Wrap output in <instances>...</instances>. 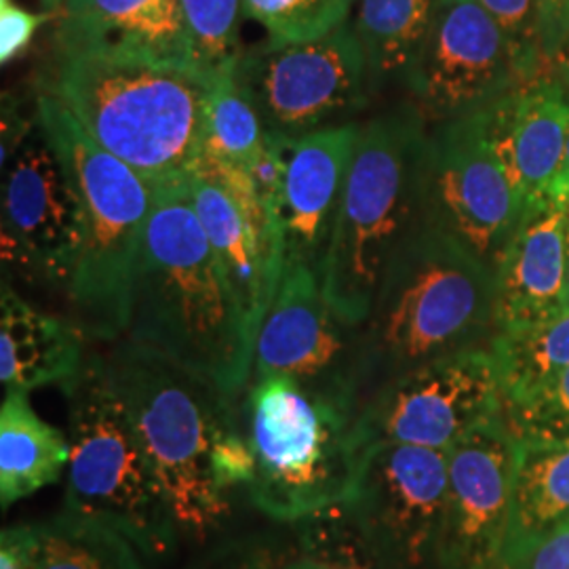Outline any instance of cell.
<instances>
[{"instance_id": "obj_20", "label": "cell", "mask_w": 569, "mask_h": 569, "mask_svg": "<svg viewBox=\"0 0 569 569\" xmlns=\"http://www.w3.org/2000/svg\"><path fill=\"white\" fill-rule=\"evenodd\" d=\"M568 204L528 209L496 266V331L566 312Z\"/></svg>"}, {"instance_id": "obj_2", "label": "cell", "mask_w": 569, "mask_h": 569, "mask_svg": "<svg viewBox=\"0 0 569 569\" xmlns=\"http://www.w3.org/2000/svg\"><path fill=\"white\" fill-rule=\"evenodd\" d=\"M427 138L411 100L361 122L319 266L327 300L348 326L366 323L392 260L425 226Z\"/></svg>"}, {"instance_id": "obj_23", "label": "cell", "mask_w": 569, "mask_h": 569, "mask_svg": "<svg viewBox=\"0 0 569 569\" xmlns=\"http://www.w3.org/2000/svg\"><path fill=\"white\" fill-rule=\"evenodd\" d=\"M70 465L68 432L44 422L30 392L7 390L0 406V505L7 510L58 483Z\"/></svg>"}, {"instance_id": "obj_36", "label": "cell", "mask_w": 569, "mask_h": 569, "mask_svg": "<svg viewBox=\"0 0 569 569\" xmlns=\"http://www.w3.org/2000/svg\"><path fill=\"white\" fill-rule=\"evenodd\" d=\"M284 561L277 550L253 540L226 542L211 550L190 569H283Z\"/></svg>"}, {"instance_id": "obj_7", "label": "cell", "mask_w": 569, "mask_h": 569, "mask_svg": "<svg viewBox=\"0 0 569 569\" xmlns=\"http://www.w3.org/2000/svg\"><path fill=\"white\" fill-rule=\"evenodd\" d=\"M68 403L70 465L63 510L119 529L150 557L171 555L180 529L150 467L106 352L89 350Z\"/></svg>"}, {"instance_id": "obj_17", "label": "cell", "mask_w": 569, "mask_h": 569, "mask_svg": "<svg viewBox=\"0 0 569 569\" xmlns=\"http://www.w3.org/2000/svg\"><path fill=\"white\" fill-rule=\"evenodd\" d=\"M359 133L361 122L352 121L284 140L274 211L283 228L287 260L305 262L319 272Z\"/></svg>"}, {"instance_id": "obj_22", "label": "cell", "mask_w": 569, "mask_h": 569, "mask_svg": "<svg viewBox=\"0 0 569 569\" xmlns=\"http://www.w3.org/2000/svg\"><path fill=\"white\" fill-rule=\"evenodd\" d=\"M188 192L204 234L224 268L226 279L243 308L251 333L258 340L266 312L283 279L284 262L266 249L251 222L220 186L190 171Z\"/></svg>"}, {"instance_id": "obj_11", "label": "cell", "mask_w": 569, "mask_h": 569, "mask_svg": "<svg viewBox=\"0 0 569 569\" xmlns=\"http://www.w3.org/2000/svg\"><path fill=\"white\" fill-rule=\"evenodd\" d=\"M526 213V203L489 142L486 110L428 124L425 224L493 268Z\"/></svg>"}, {"instance_id": "obj_13", "label": "cell", "mask_w": 569, "mask_h": 569, "mask_svg": "<svg viewBox=\"0 0 569 569\" xmlns=\"http://www.w3.org/2000/svg\"><path fill=\"white\" fill-rule=\"evenodd\" d=\"M289 376L310 392L359 411L361 338L329 305L317 268L284 260L283 279L256 340L253 373Z\"/></svg>"}, {"instance_id": "obj_5", "label": "cell", "mask_w": 569, "mask_h": 569, "mask_svg": "<svg viewBox=\"0 0 569 569\" xmlns=\"http://www.w3.org/2000/svg\"><path fill=\"white\" fill-rule=\"evenodd\" d=\"M106 352L114 382L180 536L204 542L232 515L216 479V446L241 427V403L203 376L129 340Z\"/></svg>"}, {"instance_id": "obj_28", "label": "cell", "mask_w": 569, "mask_h": 569, "mask_svg": "<svg viewBox=\"0 0 569 569\" xmlns=\"http://www.w3.org/2000/svg\"><path fill=\"white\" fill-rule=\"evenodd\" d=\"M264 142V124L239 82L237 66L216 74L207 102L203 150L253 171L262 161Z\"/></svg>"}, {"instance_id": "obj_26", "label": "cell", "mask_w": 569, "mask_h": 569, "mask_svg": "<svg viewBox=\"0 0 569 569\" xmlns=\"http://www.w3.org/2000/svg\"><path fill=\"white\" fill-rule=\"evenodd\" d=\"M34 538L32 569H146L131 538L68 510L34 523Z\"/></svg>"}, {"instance_id": "obj_1", "label": "cell", "mask_w": 569, "mask_h": 569, "mask_svg": "<svg viewBox=\"0 0 569 569\" xmlns=\"http://www.w3.org/2000/svg\"><path fill=\"white\" fill-rule=\"evenodd\" d=\"M124 340L213 382L232 401L251 382L256 336L188 192V178L152 186Z\"/></svg>"}, {"instance_id": "obj_31", "label": "cell", "mask_w": 569, "mask_h": 569, "mask_svg": "<svg viewBox=\"0 0 569 569\" xmlns=\"http://www.w3.org/2000/svg\"><path fill=\"white\" fill-rule=\"evenodd\" d=\"M357 0H243L244 18L258 21L270 42L315 41L340 28Z\"/></svg>"}, {"instance_id": "obj_21", "label": "cell", "mask_w": 569, "mask_h": 569, "mask_svg": "<svg viewBox=\"0 0 569 569\" xmlns=\"http://www.w3.org/2000/svg\"><path fill=\"white\" fill-rule=\"evenodd\" d=\"M72 319L26 302L7 279L0 289V382L4 390L63 388L79 376L89 348Z\"/></svg>"}, {"instance_id": "obj_34", "label": "cell", "mask_w": 569, "mask_h": 569, "mask_svg": "<svg viewBox=\"0 0 569 569\" xmlns=\"http://www.w3.org/2000/svg\"><path fill=\"white\" fill-rule=\"evenodd\" d=\"M498 569H569V517L542 533L505 545Z\"/></svg>"}, {"instance_id": "obj_27", "label": "cell", "mask_w": 569, "mask_h": 569, "mask_svg": "<svg viewBox=\"0 0 569 569\" xmlns=\"http://www.w3.org/2000/svg\"><path fill=\"white\" fill-rule=\"evenodd\" d=\"M489 350L505 406L519 401L569 367V310L536 326L493 331Z\"/></svg>"}, {"instance_id": "obj_24", "label": "cell", "mask_w": 569, "mask_h": 569, "mask_svg": "<svg viewBox=\"0 0 569 569\" xmlns=\"http://www.w3.org/2000/svg\"><path fill=\"white\" fill-rule=\"evenodd\" d=\"M439 0H359L355 30L366 49L376 93L409 89Z\"/></svg>"}, {"instance_id": "obj_4", "label": "cell", "mask_w": 569, "mask_h": 569, "mask_svg": "<svg viewBox=\"0 0 569 569\" xmlns=\"http://www.w3.org/2000/svg\"><path fill=\"white\" fill-rule=\"evenodd\" d=\"M493 331V268L456 239L422 226L392 260L371 315L359 327L363 399L413 367L489 346Z\"/></svg>"}, {"instance_id": "obj_39", "label": "cell", "mask_w": 569, "mask_h": 569, "mask_svg": "<svg viewBox=\"0 0 569 569\" xmlns=\"http://www.w3.org/2000/svg\"><path fill=\"white\" fill-rule=\"evenodd\" d=\"M540 2V37L549 66L550 58L569 37V0H538Z\"/></svg>"}, {"instance_id": "obj_44", "label": "cell", "mask_w": 569, "mask_h": 569, "mask_svg": "<svg viewBox=\"0 0 569 569\" xmlns=\"http://www.w3.org/2000/svg\"><path fill=\"white\" fill-rule=\"evenodd\" d=\"M568 253H569V204H568Z\"/></svg>"}, {"instance_id": "obj_12", "label": "cell", "mask_w": 569, "mask_h": 569, "mask_svg": "<svg viewBox=\"0 0 569 569\" xmlns=\"http://www.w3.org/2000/svg\"><path fill=\"white\" fill-rule=\"evenodd\" d=\"M448 502V456L373 443L361 449L346 510L388 569L437 568Z\"/></svg>"}, {"instance_id": "obj_18", "label": "cell", "mask_w": 569, "mask_h": 569, "mask_svg": "<svg viewBox=\"0 0 569 569\" xmlns=\"http://www.w3.org/2000/svg\"><path fill=\"white\" fill-rule=\"evenodd\" d=\"M489 142L526 211L555 203L569 136V93L550 74L515 89L486 110Z\"/></svg>"}, {"instance_id": "obj_25", "label": "cell", "mask_w": 569, "mask_h": 569, "mask_svg": "<svg viewBox=\"0 0 569 569\" xmlns=\"http://www.w3.org/2000/svg\"><path fill=\"white\" fill-rule=\"evenodd\" d=\"M568 517L569 439L517 441L512 509L505 545L542 533Z\"/></svg>"}, {"instance_id": "obj_35", "label": "cell", "mask_w": 569, "mask_h": 569, "mask_svg": "<svg viewBox=\"0 0 569 569\" xmlns=\"http://www.w3.org/2000/svg\"><path fill=\"white\" fill-rule=\"evenodd\" d=\"M58 13L42 11L32 13L16 0H0V63L7 66L20 60L34 41L39 28L56 21Z\"/></svg>"}, {"instance_id": "obj_32", "label": "cell", "mask_w": 569, "mask_h": 569, "mask_svg": "<svg viewBox=\"0 0 569 569\" xmlns=\"http://www.w3.org/2000/svg\"><path fill=\"white\" fill-rule=\"evenodd\" d=\"M505 418L517 441L569 439V367L528 397L507 403Z\"/></svg>"}, {"instance_id": "obj_38", "label": "cell", "mask_w": 569, "mask_h": 569, "mask_svg": "<svg viewBox=\"0 0 569 569\" xmlns=\"http://www.w3.org/2000/svg\"><path fill=\"white\" fill-rule=\"evenodd\" d=\"M37 124V112L28 117L21 112V100L13 93L2 96V163L13 157V152L28 140Z\"/></svg>"}, {"instance_id": "obj_6", "label": "cell", "mask_w": 569, "mask_h": 569, "mask_svg": "<svg viewBox=\"0 0 569 569\" xmlns=\"http://www.w3.org/2000/svg\"><path fill=\"white\" fill-rule=\"evenodd\" d=\"M34 112L81 203V258L66 291L70 319L89 340L119 342L129 327L152 186L103 150L53 96L37 91Z\"/></svg>"}, {"instance_id": "obj_42", "label": "cell", "mask_w": 569, "mask_h": 569, "mask_svg": "<svg viewBox=\"0 0 569 569\" xmlns=\"http://www.w3.org/2000/svg\"><path fill=\"white\" fill-rule=\"evenodd\" d=\"M42 7H44V11H53V13H58L61 7H63V2L66 0H41Z\"/></svg>"}, {"instance_id": "obj_19", "label": "cell", "mask_w": 569, "mask_h": 569, "mask_svg": "<svg viewBox=\"0 0 569 569\" xmlns=\"http://www.w3.org/2000/svg\"><path fill=\"white\" fill-rule=\"evenodd\" d=\"M53 53L192 66L182 0H66Z\"/></svg>"}, {"instance_id": "obj_8", "label": "cell", "mask_w": 569, "mask_h": 569, "mask_svg": "<svg viewBox=\"0 0 569 569\" xmlns=\"http://www.w3.org/2000/svg\"><path fill=\"white\" fill-rule=\"evenodd\" d=\"M355 418L289 376L251 378L241 399V427L253 456L247 488L253 507L298 526L345 505L359 465Z\"/></svg>"}, {"instance_id": "obj_3", "label": "cell", "mask_w": 569, "mask_h": 569, "mask_svg": "<svg viewBox=\"0 0 569 569\" xmlns=\"http://www.w3.org/2000/svg\"><path fill=\"white\" fill-rule=\"evenodd\" d=\"M211 81L190 66L60 56L39 79L82 129L150 186L188 178L204 142Z\"/></svg>"}, {"instance_id": "obj_29", "label": "cell", "mask_w": 569, "mask_h": 569, "mask_svg": "<svg viewBox=\"0 0 569 569\" xmlns=\"http://www.w3.org/2000/svg\"><path fill=\"white\" fill-rule=\"evenodd\" d=\"M300 529V552L283 569H388L367 545L346 505L306 519Z\"/></svg>"}, {"instance_id": "obj_15", "label": "cell", "mask_w": 569, "mask_h": 569, "mask_svg": "<svg viewBox=\"0 0 569 569\" xmlns=\"http://www.w3.org/2000/svg\"><path fill=\"white\" fill-rule=\"evenodd\" d=\"M528 84L505 30L477 0H439L409 96L428 124L479 114Z\"/></svg>"}, {"instance_id": "obj_37", "label": "cell", "mask_w": 569, "mask_h": 569, "mask_svg": "<svg viewBox=\"0 0 569 569\" xmlns=\"http://www.w3.org/2000/svg\"><path fill=\"white\" fill-rule=\"evenodd\" d=\"M34 523L9 526L0 533V569H32L34 563Z\"/></svg>"}, {"instance_id": "obj_16", "label": "cell", "mask_w": 569, "mask_h": 569, "mask_svg": "<svg viewBox=\"0 0 569 569\" xmlns=\"http://www.w3.org/2000/svg\"><path fill=\"white\" fill-rule=\"evenodd\" d=\"M448 502L439 569H498L509 533L517 441L498 416L446 451Z\"/></svg>"}, {"instance_id": "obj_14", "label": "cell", "mask_w": 569, "mask_h": 569, "mask_svg": "<svg viewBox=\"0 0 569 569\" xmlns=\"http://www.w3.org/2000/svg\"><path fill=\"white\" fill-rule=\"evenodd\" d=\"M2 171V266L68 291L81 258V203L39 124Z\"/></svg>"}, {"instance_id": "obj_33", "label": "cell", "mask_w": 569, "mask_h": 569, "mask_svg": "<svg viewBox=\"0 0 569 569\" xmlns=\"http://www.w3.org/2000/svg\"><path fill=\"white\" fill-rule=\"evenodd\" d=\"M505 30L526 82L549 74L540 37L538 0H477Z\"/></svg>"}, {"instance_id": "obj_40", "label": "cell", "mask_w": 569, "mask_h": 569, "mask_svg": "<svg viewBox=\"0 0 569 569\" xmlns=\"http://www.w3.org/2000/svg\"><path fill=\"white\" fill-rule=\"evenodd\" d=\"M549 74L552 79L561 82L569 93V37L557 49V53L550 58Z\"/></svg>"}, {"instance_id": "obj_9", "label": "cell", "mask_w": 569, "mask_h": 569, "mask_svg": "<svg viewBox=\"0 0 569 569\" xmlns=\"http://www.w3.org/2000/svg\"><path fill=\"white\" fill-rule=\"evenodd\" d=\"M237 77L268 133L302 138L355 121L376 93L355 23L305 42L247 49Z\"/></svg>"}, {"instance_id": "obj_41", "label": "cell", "mask_w": 569, "mask_h": 569, "mask_svg": "<svg viewBox=\"0 0 569 569\" xmlns=\"http://www.w3.org/2000/svg\"><path fill=\"white\" fill-rule=\"evenodd\" d=\"M555 203L569 204V136L568 148H566V159H563V169L557 182V190H555Z\"/></svg>"}, {"instance_id": "obj_43", "label": "cell", "mask_w": 569, "mask_h": 569, "mask_svg": "<svg viewBox=\"0 0 569 569\" xmlns=\"http://www.w3.org/2000/svg\"><path fill=\"white\" fill-rule=\"evenodd\" d=\"M566 308L569 310V253H568V277H566Z\"/></svg>"}, {"instance_id": "obj_10", "label": "cell", "mask_w": 569, "mask_h": 569, "mask_svg": "<svg viewBox=\"0 0 569 569\" xmlns=\"http://www.w3.org/2000/svg\"><path fill=\"white\" fill-rule=\"evenodd\" d=\"M505 416V392L489 346L468 348L395 376L361 401L352 443H403L448 451L470 430Z\"/></svg>"}, {"instance_id": "obj_30", "label": "cell", "mask_w": 569, "mask_h": 569, "mask_svg": "<svg viewBox=\"0 0 569 569\" xmlns=\"http://www.w3.org/2000/svg\"><path fill=\"white\" fill-rule=\"evenodd\" d=\"M192 66L209 79L234 68L241 56L243 0H182Z\"/></svg>"}]
</instances>
